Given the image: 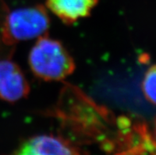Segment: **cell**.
<instances>
[{"label": "cell", "instance_id": "4", "mask_svg": "<svg viewBox=\"0 0 156 155\" xmlns=\"http://www.w3.org/2000/svg\"><path fill=\"white\" fill-rule=\"evenodd\" d=\"M10 155H81L73 145L51 135L34 136L23 142Z\"/></svg>", "mask_w": 156, "mask_h": 155}, {"label": "cell", "instance_id": "5", "mask_svg": "<svg viewBox=\"0 0 156 155\" xmlns=\"http://www.w3.org/2000/svg\"><path fill=\"white\" fill-rule=\"evenodd\" d=\"M98 0H45V7L66 25L89 17Z\"/></svg>", "mask_w": 156, "mask_h": 155}, {"label": "cell", "instance_id": "6", "mask_svg": "<svg viewBox=\"0 0 156 155\" xmlns=\"http://www.w3.org/2000/svg\"><path fill=\"white\" fill-rule=\"evenodd\" d=\"M141 90L146 100L156 105V65L151 67L144 74Z\"/></svg>", "mask_w": 156, "mask_h": 155}, {"label": "cell", "instance_id": "3", "mask_svg": "<svg viewBox=\"0 0 156 155\" xmlns=\"http://www.w3.org/2000/svg\"><path fill=\"white\" fill-rule=\"evenodd\" d=\"M30 85L22 68L9 59L0 60V99L15 103L26 98Z\"/></svg>", "mask_w": 156, "mask_h": 155}, {"label": "cell", "instance_id": "7", "mask_svg": "<svg viewBox=\"0 0 156 155\" xmlns=\"http://www.w3.org/2000/svg\"><path fill=\"white\" fill-rule=\"evenodd\" d=\"M141 149L136 147L134 148V149H131L127 150L125 152H121V153H119L116 155H143L142 150H140Z\"/></svg>", "mask_w": 156, "mask_h": 155}, {"label": "cell", "instance_id": "1", "mask_svg": "<svg viewBox=\"0 0 156 155\" xmlns=\"http://www.w3.org/2000/svg\"><path fill=\"white\" fill-rule=\"evenodd\" d=\"M30 71L45 82H59L74 73L73 57L60 41L43 36L36 41L28 55Z\"/></svg>", "mask_w": 156, "mask_h": 155}, {"label": "cell", "instance_id": "2", "mask_svg": "<svg viewBox=\"0 0 156 155\" xmlns=\"http://www.w3.org/2000/svg\"><path fill=\"white\" fill-rule=\"evenodd\" d=\"M50 18L45 6L18 8L6 17L2 27V38L7 44L38 39L47 35Z\"/></svg>", "mask_w": 156, "mask_h": 155}]
</instances>
